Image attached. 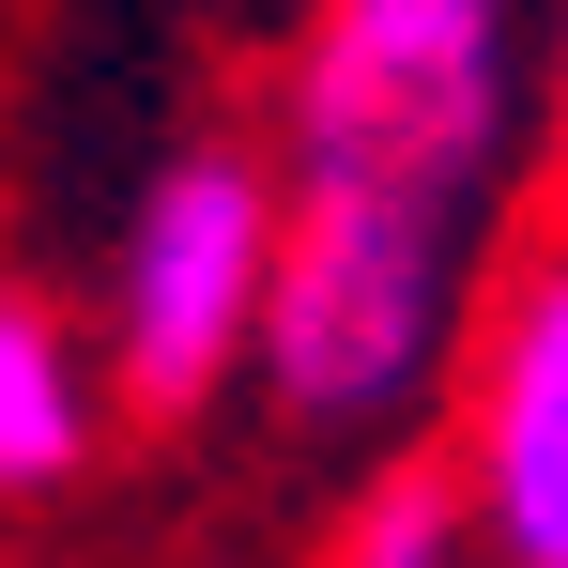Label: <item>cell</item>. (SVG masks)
<instances>
[{
    "instance_id": "cell-2",
    "label": "cell",
    "mask_w": 568,
    "mask_h": 568,
    "mask_svg": "<svg viewBox=\"0 0 568 568\" xmlns=\"http://www.w3.org/2000/svg\"><path fill=\"white\" fill-rule=\"evenodd\" d=\"M277 246H292V185L246 139H185L123 246H108V384L139 415H200L215 384H262V323H277Z\"/></svg>"
},
{
    "instance_id": "cell-1",
    "label": "cell",
    "mask_w": 568,
    "mask_h": 568,
    "mask_svg": "<svg viewBox=\"0 0 568 568\" xmlns=\"http://www.w3.org/2000/svg\"><path fill=\"white\" fill-rule=\"evenodd\" d=\"M538 78V0H323L292 47L277 108V323H262V399L307 446H384L430 415V384L476 369V262L491 200L523 170Z\"/></svg>"
},
{
    "instance_id": "cell-4",
    "label": "cell",
    "mask_w": 568,
    "mask_h": 568,
    "mask_svg": "<svg viewBox=\"0 0 568 568\" xmlns=\"http://www.w3.org/2000/svg\"><path fill=\"white\" fill-rule=\"evenodd\" d=\"M93 430H108V354L47 292H0V491H62Z\"/></svg>"
},
{
    "instance_id": "cell-3",
    "label": "cell",
    "mask_w": 568,
    "mask_h": 568,
    "mask_svg": "<svg viewBox=\"0 0 568 568\" xmlns=\"http://www.w3.org/2000/svg\"><path fill=\"white\" fill-rule=\"evenodd\" d=\"M462 507L491 568H568V246L491 292L462 369Z\"/></svg>"
},
{
    "instance_id": "cell-6",
    "label": "cell",
    "mask_w": 568,
    "mask_h": 568,
    "mask_svg": "<svg viewBox=\"0 0 568 568\" xmlns=\"http://www.w3.org/2000/svg\"><path fill=\"white\" fill-rule=\"evenodd\" d=\"M554 47H568V31H554ZM554 123H568V78H554Z\"/></svg>"
},
{
    "instance_id": "cell-5",
    "label": "cell",
    "mask_w": 568,
    "mask_h": 568,
    "mask_svg": "<svg viewBox=\"0 0 568 568\" xmlns=\"http://www.w3.org/2000/svg\"><path fill=\"white\" fill-rule=\"evenodd\" d=\"M323 568H491V538H476V507H462V476H399V491H369L354 523H338V554Z\"/></svg>"
}]
</instances>
